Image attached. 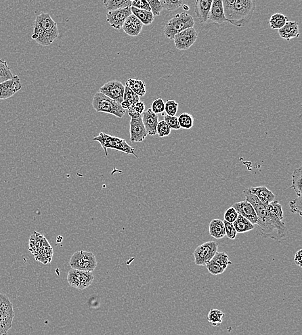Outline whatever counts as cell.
Here are the masks:
<instances>
[{"label": "cell", "mask_w": 302, "mask_h": 335, "mask_svg": "<svg viewBox=\"0 0 302 335\" xmlns=\"http://www.w3.org/2000/svg\"><path fill=\"white\" fill-rule=\"evenodd\" d=\"M125 86L135 92L139 97H143L146 93V84L140 79L130 78L126 82Z\"/></svg>", "instance_id": "25"}, {"label": "cell", "mask_w": 302, "mask_h": 335, "mask_svg": "<svg viewBox=\"0 0 302 335\" xmlns=\"http://www.w3.org/2000/svg\"><path fill=\"white\" fill-rule=\"evenodd\" d=\"M128 114H129V116L131 117V118L132 119H137L139 118V117H141V115L138 114V113L136 112L133 106H131V108L128 110Z\"/></svg>", "instance_id": "48"}, {"label": "cell", "mask_w": 302, "mask_h": 335, "mask_svg": "<svg viewBox=\"0 0 302 335\" xmlns=\"http://www.w3.org/2000/svg\"><path fill=\"white\" fill-rule=\"evenodd\" d=\"M15 313L7 295L0 293V335H7L13 324Z\"/></svg>", "instance_id": "7"}, {"label": "cell", "mask_w": 302, "mask_h": 335, "mask_svg": "<svg viewBox=\"0 0 302 335\" xmlns=\"http://www.w3.org/2000/svg\"><path fill=\"white\" fill-rule=\"evenodd\" d=\"M247 190L251 194L257 196V198L261 201V202L265 205L270 204L275 199V195L274 194V193L264 186L251 187L247 188Z\"/></svg>", "instance_id": "22"}, {"label": "cell", "mask_w": 302, "mask_h": 335, "mask_svg": "<svg viewBox=\"0 0 302 335\" xmlns=\"http://www.w3.org/2000/svg\"><path fill=\"white\" fill-rule=\"evenodd\" d=\"M180 128L184 129H192L194 124V118L192 115L184 112L178 117Z\"/></svg>", "instance_id": "34"}, {"label": "cell", "mask_w": 302, "mask_h": 335, "mask_svg": "<svg viewBox=\"0 0 302 335\" xmlns=\"http://www.w3.org/2000/svg\"><path fill=\"white\" fill-rule=\"evenodd\" d=\"M234 228H235L237 233H245L249 231H251L255 228V225H253L250 221L245 219V218L238 215L235 221L233 223Z\"/></svg>", "instance_id": "28"}, {"label": "cell", "mask_w": 302, "mask_h": 335, "mask_svg": "<svg viewBox=\"0 0 302 335\" xmlns=\"http://www.w3.org/2000/svg\"><path fill=\"white\" fill-rule=\"evenodd\" d=\"M133 106L136 112L140 115L143 114L144 110H145V104H144L143 102H138L137 103H136L135 105Z\"/></svg>", "instance_id": "47"}, {"label": "cell", "mask_w": 302, "mask_h": 335, "mask_svg": "<svg viewBox=\"0 0 302 335\" xmlns=\"http://www.w3.org/2000/svg\"><path fill=\"white\" fill-rule=\"evenodd\" d=\"M125 87L119 81H108L100 89V92L121 104L123 100Z\"/></svg>", "instance_id": "13"}, {"label": "cell", "mask_w": 302, "mask_h": 335, "mask_svg": "<svg viewBox=\"0 0 302 335\" xmlns=\"http://www.w3.org/2000/svg\"><path fill=\"white\" fill-rule=\"evenodd\" d=\"M142 27H143V24L139 19L132 14L124 23L122 29L124 32L129 36L136 37L141 33Z\"/></svg>", "instance_id": "18"}, {"label": "cell", "mask_w": 302, "mask_h": 335, "mask_svg": "<svg viewBox=\"0 0 302 335\" xmlns=\"http://www.w3.org/2000/svg\"><path fill=\"white\" fill-rule=\"evenodd\" d=\"M213 0H197L195 3V13L201 23L208 22Z\"/></svg>", "instance_id": "19"}, {"label": "cell", "mask_w": 302, "mask_h": 335, "mask_svg": "<svg viewBox=\"0 0 302 335\" xmlns=\"http://www.w3.org/2000/svg\"><path fill=\"white\" fill-rule=\"evenodd\" d=\"M120 104L121 108H122L123 110H129V109L131 108V104L130 103V102L126 100H123Z\"/></svg>", "instance_id": "49"}, {"label": "cell", "mask_w": 302, "mask_h": 335, "mask_svg": "<svg viewBox=\"0 0 302 335\" xmlns=\"http://www.w3.org/2000/svg\"><path fill=\"white\" fill-rule=\"evenodd\" d=\"M92 106L97 112L114 115L121 119L125 114V110L121 108L120 104L100 92L94 94Z\"/></svg>", "instance_id": "6"}, {"label": "cell", "mask_w": 302, "mask_h": 335, "mask_svg": "<svg viewBox=\"0 0 302 335\" xmlns=\"http://www.w3.org/2000/svg\"><path fill=\"white\" fill-rule=\"evenodd\" d=\"M289 206L291 212L295 213V214H299L300 217H302V196L297 197L295 200L291 201L289 203Z\"/></svg>", "instance_id": "39"}, {"label": "cell", "mask_w": 302, "mask_h": 335, "mask_svg": "<svg viewBox=\"0 0 302 335\" xmlns=\"http://www.w3.org/2000/svg\"><path fill=\"white\" fill-rule=\"evenodd\" d=\"M156 131L159 137H165L170 135L171 129L165 121L162 120L157 124Z\"/></svg>", "instance_id": "38"}, {"label": "cell", "mask_w": 302, "mask_h": 335, "mask_svg": "<svg viewBox=\"0 0 302 335\" xmlns=\"http://www.w3.org/2000/svg\"><path fill=\"white\" fill-rule=\"evenodd\" d=\"M132 14L131 7L121 8L108 12L106 14V20L113 28L119 30L122 28L126 20Z\"/></svg>", "instance_id": "14"}, {"label": "cell", "mask_w": 302, "mask_h": 335, "mask_svg": "<svg viewBox=\"0 0 302 335\" xmlns=\"http://www.w3.org/2000/svg\"><path fill=\"white\" fill-rule=\"evenodd\" d=\"M94 280L92 272L72 269L68 272L67 281L72 288L83 290L91 286Z\"/></svg>", "instance_id": "10"}, {"label": "cell", "mask_w": 302, "mask_h": 335, "mask_svg": "<svg viewBox=\"0 0 302 335\" xmlns=\"http://www.w3.org/2000/svg\"><path fill=\"white\" fill-rule=\"evenodd\" d=\"M150 109L155 114H163L165 111V102L161 98H157L152 102Z\"/></svg>", "instance_id": "40"}, {"label": "cell", "mask_w": 302, "mask_h": 335, "mask_svg": "<svg viewBox=\"0 0 302 335\" xmlns=\"http://www.w3.org/2000/svg\"><path fill=\"white\" fill-rule=\"evenodd\" d=\"M198 34L194 27L186 29L176 35L173 40L175 47L179 50H186L196 41Z\"/></svg>", "instance_id": "11"}, {"label": "cell", "mask_w": 302, "mask_h": 335, "mask_svg": "<svg viewBox=\"0 0 302 335\" xmlns=\"http://www.w3.org/2000/svg\"><path fill=\"white\" fill-rule=\"evenodd\" d=\"M224 227H225V233L226 235L229 239L234 240L237 236V232L236 231L235 228H234V225L232 223H228L225 221H224Z\"/></svg>", "instance_id": "42"}, {"label": "cell", "mask_w": 302, "mask_h": 335, "mask_svg": "<svg viewBox=\"0 0 302 335\" xmlns=\"http://www.w3.org/2000/svg\"><path fill=\"white\" fill-rule=\"evenodd\" d=\"M164 121L167 123L171 129L179 130L180 129L179 120L177 116H171L168 115L164 116Z\"/></svg>", "instance_id": "41"}, {"label": "cell", "mask_w": 302, "mask_h": 335, "mask_svg": "<svg viewBox=\"0 0 302 335\" xmlns=\"http://www.w3.org/2000/svg\"><path fill=\"white\" fill-rule=\"evenodd\" d=\"M14 77L11 68L8 66L7 62L0 58V83L10 80Z\"/></svg>", "instance_id": "31"}, {"label": "cell", "mask_w": 302, "mask_h": 335, "mask_svg": "<svg viewBox=\"0 0 302 335\" xmlns=\"http://www.w3.org/2000/svg\"><path fill=\"white\" fill-rule=\"evenodd\" d=\"M232 207L235 209L238 215L248 220L253 225H256L257 223V216L255 209L250 203L247 201H242L233 204Z\"/></svg>", "instance_id": "17"}, {"label": "cell", "mask_w": 302, "mask_h": 335, "mask_svg": "<svg viewBox=\"0 0 302 335\" xmlns=\"http://www.w3.org/2000/svg\"><path fill=\"white\" fill-rule=\"evenodd\" d=\"M130 135L132 142H141L147 137L148 133L142 122V116L130 121Z\"/></svg>", "instance_id": "15"}, {"label": "cell", "mask_w": 302, "mask_h": 335, "mask_svg": "<svg viewBox=\"0 0 302 335\" xmlns=\"http://www.w3.org/2000/svg\"><path fill=\"white\" fill-rule=\"evenodd\" d=\"M281 38L289 41L300 35L299 24L295 21H287L284 26L278 30Z\"/></svg>", "instance_id": "20"}, {"label": "cell", "mask_w": 302, "mask_h": 335, "mask_svg": "<svg viewBox=\"0 0 302 335\" xmlns=\"http://www.w3.org/2000/svg\"><path fill=\"white\" fill-rule=\"evenodd\" d=\"M142 119L148 135H156L157 126L159 123L158 115L154 114L150 108L142 114Z\"/></svg>", "instance_id": "21"}, {"label": "cell", "mask_w": 302, "mask_h": 335, "mask_svg": "<svg viewBox=\"0 0 302 335\" xmlns=\"http://www.w3.org/2000/svg\"><path fill=\"white\" fill-rule=\"evenodd\" d=\"M302 166H300L295 169L292 174V186L291 188L294 189L297 197H301L302 192Z\"/></svg>", "instance_id": "30"}, {"label": "cell", "mask_w": 302, "mask_h": 335, "mask_svg": "<svg viewBox=\"0 0 302 335\" xmlns=\"http://www.w3.org/2000/svg\"><path fill=\"white\" fill-rule=\"evenodd\" d=\"M139 10L151 11L150 6L146 0H134L132 1V7Z\"/></svg>", "instance_id": "45"}, {"label": "cell", "mask_w": 302, "mask_h": 335, "mask_svg": "<svg viewBox=\"0 0 302 335\" xmlns=\"http://www.w3.org/2000/svg\"><path fill=\"white\" fill-rule=\"evenodd\" d=\"M238 217V213L233 207L228 208L224 213V221L230 223H234L236 221L237 218Z\"/></svg>", "instance_id": "43"}, {"label": "cell", "mask_w": 302, "mask_h": 335, "mask_svg": "<svg viewBox=\"0 0 302 335\" xmlns=\"http://www.w3.org/2000/svg\"><path fill=\"white\" fill-rule=\"evenodd\" d=\"M244 194L247 202L250 203L255 209L257 216L258 230L262 237L271 238L272 240H280L286 236L287 228L286 224L280 220L274 219L268 214L267 205L264 204L255 195L251 194L247 189L244 190Z\"/></svg>", "instance_id": "1"}, {"label": "cell", "mask_w": 302, "mask_h": 335, "mask_svg": "<svg viewBox=\"0 0 302 335\" xmlns=\"http://www.w3.org/2000/svg\"><path fill=\"white\" fill-rule=\"evenodd\" d=\"M131 11L132 14L137 17L143 25H149L154 22V16L151 11L139 10L134 7H131Z\"/></svg>", "instance_id": "29"}, {"label": "cell", "mask_w": 302, "mask_h": 335, "mask_svg": "<svg viewBox=\"0 0 302 335\" xmlns=\"http://www.w3.org/2000/svg\"><path fill=\"white\" fill-rule=\"evenodd\" d=\"M123 100H128L131 103V106H134L136 103L140 101V97L135 92L132 91L131 89L125 86Z\"/></svg>", "instance_id": "36"}, {"label": "cell", "mask_w": 302, "mask_h": 335, "mask_svg": "<svg viewBox=\"0 0 302 335\" xmlns=\"http://www.w3.org/2000/svg\"><path fill=\"white\" fill-rule=\"evenodd\" d=\"M103 4L108 12L132 7L130 0H104Z\"/></svg>", "instance_id": "26"}, {"label": "cell", "mask_w": 302, "mask_h": 335, "mask_svg": "<svg viewBox=\"0 0 302 335\" xmlns=\"http://www.w3.org/2000/svg\"><path fill=\"white\" fill-rule=\"evenodd\" d=\"M70 266L74 269L93 272L97 267V261L93 253L81 250L73 254L70 259Z\"/></svg>", "instance_id": "8"}, {"label": "cell", "mask_w": 302, "mask_h": 335, "mask_svg": "<svg viewBox=\"0 0 302 335\" xmlns=\"http://www.w3.org/2000/svg\"><path fill=\"white\" fill-rule=\"evenodd\" d=\"M59 35L58 25L49 14L41 13L34 22L31 38L44 47L51 45Z\"/></svg>", "instance_id": "3"}, {"label": "cell", "mask_w": 302, "mask_h": 335, "mask_svg": "<svg viewBox=\"0 0 302 335\" xmlns=\"http://www.w3.org/2000/svg\"><path fill=\"white\" fill-rule=\"evenodd\" d=\"M224 316V313L221 310L212 309L209 312L207 320L213 326H219L222 324Z\"/></svg>", "instance_id": "33"}, {"label": "cell", "mask_w": 302, "mask_h": 335, "mask_svg": "<svg viewBox=\"0 0 302 335\" xmlns=\"http://www.w3.org/2000/svg\"><path fill=\"white\" fill-rule=\"evenodd\" d=\"M193 17L186 12L176 14L164 27L163 33L168 39H173L178 34L194 26Z\"/></svg>", "instance_id": "5"}, {"label": "cell", "mask_w": 302, "mask_h": 335, "mask_svg": "<svg viewBox=\"0 0 302 335\" xmlns=\"http://www.w3.org/2000/svg\"><path fill=\"white\" fill-rule=\"evenodd\" d=\"M160 1L163 9L167 10L168 11H175L183 5V1L182 0H175V1L161 0Z\"/></svg>", "instance_id": "35"}, {"label": "cell", "mask_w": 302, "mask_h": 335, "mask_svg": "<svg viewBox=\"0 0 302 335\" xmlns=\"http://www.w3.org/2000/svg\"><path fill=\"white\" fill-rule=\"evenodd\" d=\"M294 261L300 268L302 267V250H299L296 252L294 257Z\"/></svg>", "instance_id": "46"}, {"label": "cell", "mask_w": 302, "mask_h": 335, "mask_svg": "<svg viewBox=\"0 0 302 335\" xmlns=\"http://www.w3.org/2000/svg\"><path fill=\"white\" fill-rule=\"evenodd\" d=\"M182 7H183L184 9L185 10H190V7H189L188 5H182Z\"/></svg>", "instance_id": "50"}, {"label": "cell", "mask_w": 302, "mask_h": 335, "mask_svg": "<svg viewBox=\"0 0 302 335\" xmlns=\"http://www.w3.org/2000/svg\"><path fill=\"white\" fill-rule=\"evenodd\" d=\"M93 140L94 141L98 142L101 144V146L103 148L106 156H108L107 150L112 149L120 151V152L125 153L127 155H133L136 158H139L137 155L136 154L135 149L130 146L125 139L108 135V134L101 132L98 136L94 137Z\"/></svg>", "instance_id": "4"}, {"label": "cell", "mask_w": 302, "mask_h": 335, "mask_svg": "<svg viewBox=\"0 0 302 335\" xmlns=\"http://www.w3.org/2000/svg\"><path fill=\"white\" fill-rule=\"evenodd\" d=\"M222 5L226 20L236 27L248 24L256 7L253 0H222Z\"/></svg>", "instance_id": "2"}, {"label": "cell", "mask_w": 302, "mask_h": 335, "mask_svg": "<svg viewBox=\"0 0 302 335\" xmlns=\"http://www.w3.org/2000/svg\"><path fill=\"white\" fill-rule=\"evenodd\" d=\"M20 77L14 75L12 79L0 83V100H7L11 98L17 92L22 89Z\"/></svg>", "instance_id": "16"}, {"label": "cell", "mask_w": 302, "mask_h": 335, "mask_svg": "<svg viewBox=\"0 0 302 335\" xmlns=\"http://www.w3.org/2000/svg\"><path fill=\"white\" fill-rule=\"evenodd\" d=\"M179 108V104L175 100H168L165 102V111L167 115L176 116Z\"/></svg>", "instance_id": "37"}, {"label": "cell", "mask_w": 302, "mask_h": 335, "mask_svg": "<svg viewBox=\"0 0 302 335\" xmlns=\"http://www.w3.org/2000/svg\"><path fill=\"white\" fill-rule=\"evenodd\" d=\"M208 21L221 24L228 22L224 15L222 0H214L209 12Z\"/></svg>", "instance_id": "23"}, {"label": "cell", "mask_w": 302, "mask_h": 335, "mask_svg": "<svg viewBox=\"0 0 302 335\" xmlns=\"http://www.w3.org/2000/svg\"><path fill=\"white\" fill-rule=\"evenodd\" d=\"M147 2L150 6L151 12L154 16L160 15L161 12L163 11L162 5L160 1H152V0H147Z\"/></svg>", "instance_id": "44"}, {"label": "cell", "mask_w": 302, "mask_h": 335, "mask_svg": "<svg viewBox=\"0 0 302 335\" xmlns=\"http://www.w3.org/2000/svg\"><path fill=\"white\" fill-rule=\"evenodd\" d=\"M209 230L210 235L217 240L221 239L226 235L224 221L221 219L212 220L209 223Z\"/></svg>", "instance_id": "24"}, {"label": "cell", "mask_w": 302, "mask_h": 335, "mask_svg": "<svg viewBox=\"0 0 302 335\" xmlns=\"http://www.w3.org/2000/svg\"><path fill=\"white\" fill-rule=\"evenodd\" d=\"M268 214L274 219L282 221L284 219V211H283L282 205L277 201H272L270 204L267 205Z\"/></svg>", "instance_id": "27"}, {"label": "cell", "mask_w": 302, "mask_h": 335, "mask_svg": "<svg viewBox=\"0 0 302 335\" xmlns=\"http://www.w3.org/2000/svg\"><path fill=\"white\" fill-rule=\"evenodd\" d=\"M288 18L284 14L280 13L274 14L270 17L269 20L270 26L272 29H280L284 26Z\"/></svg>", "instance_id": "32"}, {"label": "cell", "mask_w": 302, "mask_h": 335, "mask_svg": "<svg viewBox=\"0 0 302 335\" xmlns=\"http://www.w3.org/2000/svg\"><path fill=\"white\" fill-rule=\"evenodd\" d=\"M217 242L209 241L197 247L194 252V261L197 266H206L218 252Z\"/></svg>", "instance_id": "9"}, {"label": "cell", "mask_w": 302, "mask_h": 335, "mask_svg": "<svg viewBox=\"0 0 302 335\" xmlns=\"http://www.w3.org/2000/svg\"><path fill=\"white\" fill-rule=\"evenodd\" d=\"M231 264L232 262L229 260L228 255L222 251L216 253L213 258L207 263L206 268L211 275L217 276L223 273Z\"/></svg>", "instance_id": "12"}]
</instances>
